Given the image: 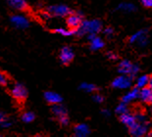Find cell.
<instances>
[{
	"label": "cell",
	"mask_w": 152,
	"mask_h": 137,
	"mask_svg": "<svg viewBox=\"0 0 152 137\" xmlns=\"http://www.w3.org/2000/svg\"><path fill=\"white\" fill-rule=\"evenodd\" d=\"M53 32H55V34H61V35H64V36H70V35H74V34H76L77 29L56 28V29H53Z\"/></svg>",
	"instance_id": "ffe728a7"
},
{
	"label": "cell",
	"mask_w": 152,
	"mask_h": 137,
	"mask_svg": "<svg viewBox=\"0 0 152 137\" xmlns=\"http://www.w3.org/2000/svg\"><path fill=\"white\" fill-rule=\"evenodd\" d=\"M151 79V77L148 76V74H144V76H141L137 78V87L140 88L144 87V86H148V83Z\"/></svg>",
	"instance_id": "ac0fdd59"
},
{
	"label": "cell",
	"mask_w": 152,
	"mask_h": 137,
	"mask_svg": "<svg viewBox=\"0 0 152 137\" xmlns=\"http://www.w3.org/2000/svg\"><path fill=\"white\" fill-rule=\"evenodd\" d=\"M11 125H12L11 122H7V120H5V122H3L2 123H0V126L3 127V128H7V127L11 126Z\"/></svg>",
	"instance_id": "1f68e13d"
},
{
	"label": "cell",
	"mask_w": 152,
	"mask_h": 137,
	"mask_svg": "<svg viewBox=\"0 0 152 137\" xmlns=\"http://www.w3.org/2000/svg\"><path fill=\"white\" fill-rule=\"evenodd\" d=\"M51 112L53 113L54 116H56L58 117L62 116H68L67 109L63 105H61L60 103L53 104L52 107H51Z\"/></svg>",
	"instance_id": "2e32d148"
},
{
	"label": "cell",
	"mask_w": 152,
	"mask_h": 137,
	"mask_svg": "<svg viewBox=\"0 0 152 137\" xmlns=\"http://www.w3.org/2000/svg\"><path fill=\"white\" fill-rule=\"evenodd\" d=\"M142 102L146 103V104H151L152 102V90L151 87L149 86H144L140 88V96Z\"/></svg>",
	"instance_id": "8fae6325"
},
{
	"label": "cell",
	"mask_w": 152,
	"mask_h": 137,
	"mask_svg": "<svg viewBox=\"0 0 152 137\" xmlns=\"http://www.w3.org/2000/svg\"><path fill=\"white\" fill-rule=\"evenodd\" d=\"M138 96H140V88L135 86L134 88H132L130 92L122 97V102H124L126 104L130 103L132 101H134V99L138 98Z\"/></svg>",
	"instance_id": "5bb4252c"
},
{
	"label": "cell",
	"mask_w": 152,
	"mask_h": 137,
	"mask_svg": "<svg viewBox=\"0 0 152 137\" xmlns=\"http://www.w3.org/2000/svg\"><path fill=\"white\" fill-rule=\"evenodd\" d=\"M120 120H121L122 123L127 125L129 128L137 122V120H135L134 116L131 115L130 113H126V114H123V115H120Z\"/></svg>",
	"instance_id": "9a60e30c"
},
{
	"label": "cell",
	"mask_w": 152,
	"mask_h": 137,
	"mask_svg": "<svg viewBox=\"0 0 152 137\" xmlns=\"http://www.w3.org/2000/svg\"><path fill=\"white\" fill-rule=\"evenodd\" d=\"M5 120H7V119H6V116L2 112H0V123H2L3 122H5Z\"/></svg>",
	"instance_id": "d6a6232c"
},
{
	"label": "cell",
	"mask_w": 152,
	"mask_h": 137,
	"mask_svg": "<svg viewBox=\"0 0 152 137\" xmlns=\"http://www.w3.org/2000/svg\"><path fill=\"white\" fill-rule=\"evenodd\" d=\"M147 34H148V32H146V34H142L141 36L138 38L137 41H135L138 44V46L145 47L148 44V36H147Z\"/></svg>",
	"instance_id": "d4e9b609"
},
{
	"label": "cell",
	"mask_w": 152,
	"mask_h": 137,
	"mask_svg": "<svg viewBox=\"0 0 152 137\" xmlns=\"http://www.w3.org/2000/svg\"><path fill=\"white\" fill-rule=\"evenodd\" d=\"M92 99L94 100L96 103H102L103 101H104V97L102 95H100V94H95V95L92 97Z\"/></svg>",
	"instance_id": "f1b7e54d"
},
{
	"label": "cell",
	"mask_w": 152,
	"mask_h": 137,
	"mask_svg": "<svg viewBox=\"0 0 152 137\" xmlns=\"http://www.w3.org/2000/svg\"><path fill=\"white\" fill-rule=\"evenodd\" d=\"M104 47V41H102L98 36H95L90 40V49L92 51H97Z\"/></svg>",
	"instance_id": "e0dca14e"
},
{
	"label": "cell",
	"mask_w": 152,
	"mask_h": 137,
	"mask_svg": "<svg viewBox=\"0 0 152 137\" xmlns=\"http://www.w3.org/2000/svg\"><path fill=\"white\" fill-rule=\"evenodd\" d=\"M132 82V78H131L129 76L126 74H121L120 77H116L112 81L111 85L114 88H119V89H126V88L131 87Z\"/></svg>",
	"instance_id": "5b68a950"
},
{
	"label": "cell",
	"mask_w": 152,
	"mask_h": 137,
	"mask_svg": "<svg viewBox=\"0 0 152 137\" xmlns=\"http://www.w3.org/2000/svg\"><path fill=\"white\" fill-rule=\"evenodd\" d=\"M146 32H148L147 29H141V31H137V32H135L134 34H132V36L130 37V39H129V42H130V43H134V42L137 41V39L140 38L142 34H146Z\"/></svg>",
	"instance_id": "603a6c76"
},
{
	"label": "cell",
	"mask_w": 152,
	"mask_h": 137,
	"mask_svg": "<svg viewBox=\"0 0 152 137\" xmlns=\"http://www.w3.org/2000/svg\"><path fill=\"white\" fill-rule=\"evenodd\" d=\"M107 57H108V59H110V60H112V61H116V60H118V56H117V54L113 53V52H108V53H107Z\"/></svg>",
	"instance_id": "4dcf8cb0"
},
{
	"label": "cell",
	"mask_w": 152,
	"mask_h": 137,
	"mask_svg": "<svg viewBox=\"0 0 152 137\" xmlns=\"http://www.w3.org/2000/svg\"><path fill=\"white\" fill-rule=\"evenodd\" d=\"M58 120H59L60 125H63V126H67L68 125H69V122H70L69 117H68V116L59 117H58Z\"/></svg>",
	"instance_id": "4316f807"
},
{
	"label": "cell",
	"mask_w": 152,
	"mask_h": 137,
	"mask_svg": "<svg viewBox=\"0 0 152 137\" xmlns=\"http://www.w3.org/2000/svg\"><path fill=\"white\" fill-rule=\"evenodd\" d=\"M74 132H75V136L77 137H86L87 135H89L90 129L88 125H85V123H80L77 125L74 128Z\"/></svg>",
	"instance_id": "4fadbf2b"
},
{
	"label": "cell",
	"mask_w": 152,
	"mask_h": 137,
	"mask_svg": "<svg viewBox=\"0 0 152 137\" xmlns=\"http://www.w3.org/2000/svg\"><path fill=\"white\" fill-rule=\"evenodd\" d=\"M44 99L48 104H57V103H61L62 102V97H61L58 93L52 92V91H46L44 93Z\"/></svg>",
	"instance_id": "7c38bea8"
},
{
	"label": "cell",
	"mask_w": 152,
	"mask_h": 137,
	"mask_svg": "<svg viewBox=\"0 0 152 137\" xmlns=\"http://www.w3.org/2000/svg\"><path fill=\"white\" fill-rule=\"evenodd\" d=\"M6 1L13 9L17 11L26 12L28 10V4L26 0H6Z\"/></svg>",
	"instance_id": "30bf717a"
},
{
	"label": "cell",
	"mask_w": 152,
	"mask_h": 137,
	"mask_svg": "<svg viewBox=\"0 0 152 137\" xmlns=\"http://www.w3.org/2000/svg\"><path fill=\"white\" fill-rule=\"evenodd\" d=\"M141 4L146 8H151L152 7V0H140Z\"/></svg>",
	"instance_id": "f546056e"
},
{
	"label": "cell",
	"mask_w": 152,
	"mask_h": 137,
	"mask_svg": "<svg viewBox=\"0 0 152 137\" xmlns=\"http://www.w3.org/2000/svg\"><path fill=\"white\" fill-rule=\"evenodd\" d=\"M113 34H114V29H113L112 28H106L104 29V34L106 35L107 37H112Z\"/></svg>",
	"instance_id": "83f0119b"
},
{
	"label": "cell",
	"mask_w": 152,
	"mask_h": 137,
	"mask_svg": "<svg viewBox=\"0 0 152 137\" xmlns=\"http://www.w3.org/2000/svg\"><path fill=\"white\" fill-rule=\"evenodd\" d=\"M117 10H121L124 12H134L137 10V7L132 3H121L117 7Z\"/></svg>",
	"instance_id": "d6986e66"
},
{
	"label": "cell",
	"mask_w": 152,
	"mask_h": 137,
	"mask_svg": "<svg viewBox=\"0 0 152 137\" xmlns=\"http://www.w3.org/2000/svg\"><path fill=\"white\" fill-rule=\"evenodd\" d=\"M83 15L80 12H77V14L73 13V14H70L69 17L67 18V26L69 27L70 29H77V28L80 27V25L82 24L83 22Z\"/></svg>",
	"instance_id": "ba28073f"
},
{
	"label": "cell",
	"mask_w": 152,
	"mask_h": 137,
	"mask_svg": "<svg viewBox=\"0 0 152 137\" xmlns=\"http://www.w3.org/2000/svg\"><path fill=\"white\" fill-rule=\"evenodd\" d=\"M59 58L61 63L67 66V65H69L73 62L74 58H75V54H74V51L70 47L65 46L61 49Z\"/></svg>",
	"instance_id": "52a82bcc"
},
{
	"label": "cell",
	"mask_w": 152,
	"mask_h": 137,
	"mask_svg": "<svg viewBox=\"0 0 152 137\" xmlns=\"http://www.w3.org/2000/svg\"><path fill=\"white\" fill-rule=\"evenodd\" d=\"M126 113H129L128 106L126 103L122 102L121 104H119V106L117 107V109H116V114L120 116V115H123V114H126Z\"/></svg>",
	"instance_id": "cb8c5ba5"
},
{
	"label": "cell",
	"mask_w": 152,
	"mask_h": 137,
	"mask_svg": "<svg viewBox=\"0 0 152 137\" xmlns=\"http://www.w3.org/2000/svg\"><path fill=\"white\" fill-rule=\"evenodd\" d=\"M9 77L7 76V74L4 71H0V85L1 86H6L8 84Z\"/></svg>",
	"instance_id": "484cf974"
},
{
	"label": "cell",
	"mask_w": 152,
	"mask_h": 137,
	"mask_svg": "<svg viewBox=\"0 0 152 137\" xmlns=\"http://www.w3.org/2000/svg\"><path fill=\"white\" fill-rule=\"evenodd\" d=\"M80 88L86 92H94V91H98L99 88L91 83H82L80 85Z\"/></svg>",
	"instance_id": "44dd1931"
},
{
	"label": "cell",
	"mask_w": 152,
	"mask_h": 137,
	"mask_svg": "<svg viewBox=\"0 0 152 137\" xmlns=\"http://www.w3.org/2000/svg\"><path fill=\"white\" fill-rule=\"evenodd\" d=\"M34 119H35V115L31 112H27L22 116V120L24 122H27V123L34 122Z\"/></svg>",
	"instance_id": "7402d4cb"
},
{
	"label": "cell",
	"mask_w": 152,
	"mask_h": 137,
	"mask_svg": "<svg viewBox=\"0 0 152 137\" xmlns=\"http://www.w3.org/2000/svg\"><path fill=\"white\" fill-rule=\"evenodd\" d=\"M118 71L121 74H126L131 78H134L140 71V66L137 64H132L129 60H124L119 64Z\"/></svg>",
	"instance_id": "7a4b0ae2"
},
{
	"label": "cell",
	"mask_w": 152,
	"mask_h": 137,
	"mask_svg": "<svg viewBox=\"0 0 152 137\" xmlns=\"http://www.w3.org/2000/svg\"><path fill=\"white\" fill-rule=\"evenodd\" d=\"M130 133L131 135L135 136V137H141L146 134L148 132V122H135L132 127H130Z\"/></svg>",
	"instance_id": "8992f818"
},
{
	"label": "cell",
	"mask_w": 152,
	"mask_h": 137,
	"mask_svg": "<svg viewBox=\"0 0 152 137\" xmlns=\"http://www.w3.org/2000/svg\"><path fill=\"white\" fill-rule=\"evenodd\" d=\"M11 95L17 101H25L28 98V89L21 83H16L11 89Z\"/></svg>",
	"instance_id": "277c9868"
},
{
	"label": "cell",
	"mask_w": 152,
	"mask_h": 137,
	"mask_svg": "<svg viewBox=\"0 0 152 137\" xmlns=\"http://www.w3.org/2000/svg\"><path fill=\"white\" fill-rule=\"evenodd\" d=\"M10 21H11V24L17 28L24 29V28H28V26H30V22H28V20L27 18L23 17V16H20V15L12 16Z\"/></svg>",
	"instance_id": "9c48e42d"
},
{
	"label": "cell",
	"mask_w": 152,
	"mask_h": 137,
	"mask_svg": "<svg viewBox=\"0 0 152 137\" xmlns=\"http://www.w3.org/2000/svg\"><path fill=\"white\" fill-rule=\"evenodd\" d=\"M102 29V23L99 20L91 21H83L80 27L77 28L76 34L79 36H83L88 34H98Z\"/></svg>",
	"instance_id": "6da1fadb"
},
{
	"label": "cell",
	"mask_w": 152,
	"mask_h": 137,
	"mask_svg": "<svg viewBox=\"0 0 152 137\" xmlns=\"http://www.w3.org/2000/svg\"><path fill=\"white\" fill-rule=\"evenodd\" d=\"M47 12L51 16H56V17H66L74 13L66 5H52L47 8Z\"/></svg>",
	"instance_id": "3957f363"
},
{
	"label": "cell",
	"mask_w": 152,
	"mask_h": 137,
	"mask_svg": "<svg viewBox=\"0 0 152 137\" xmlns=\"http://www.w3.org/2000/svg\"><path fill=\"white\" fill-rule=\"evenodd\" d=\"M101 113H102V115L104 116V117H109L110 116V112H109L108 110H103Z\"/></svg>",
	"instance_id": "836d02e7"
}]
</instances>
